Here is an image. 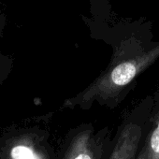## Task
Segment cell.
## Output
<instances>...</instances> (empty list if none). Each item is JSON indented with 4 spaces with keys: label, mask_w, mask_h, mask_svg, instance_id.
Returning a JSON list of instances; mask_svg holds the SVG:
<instances>
[{
    "label": "cell",
    "mask_w": 159,
    "mask_h": 159,
    "mask_svg": "<svg viewBox=\"0 0 159 159\" xmlns=\"http://www.w3.org/2000/svg\"><path fill=\"white\" fill-rule=\"evenodd\" d=\"M147 159H159V109L152 108L143 139Z\"/></svg>",
    "instance_id": "4"
},
{
    "label": "cell",
    "mask_w": 159,
    "mask_h": 159,
    "mask_svg": "<svg viewBox=\"0 0 159 159\" xmlns=\"http://www.w3.org/2000/svg\"><path fill=\"white\" fill-rule=\"evenodd\" d=\"M11 156L13 159H35L32 150L25 146H16L13 148Z\"/></svg>",
    "instance_id": "5"
},
{
    "label": "cell",
    "mask_w": 159,
    "mask_h": 159,
    "mask_svg": "<svg viewBox=\"0 0 159 159\" xmlns=\"http://www.w3.org/2000/svg\"><path fill=\"white\" fill-rule=\"evenodd\" d=\"M112 143L109 127L97 131L92 124H82L68 133L62 159H108Z\"/></svg>",
    "instance_id": "3"
},
{
    "label": "cell",
    "mask_w": 159,
    "mask_h": 159,
    "mask_svg": "<svg viewBox=\"0 0 159 159\" xmlns=\"http://www.w3.org/2000/svg\"><path fill=\"white\" fill-rule=\"evenodd\" d=\"M153 105V98H147L123 119L113 139L108 159L137 158Z\"/></svg>",
    "instance_id": "2"
},
{
    "label": "cell",
    "mask_w": 159,
    "mask_h": 159,
    "mask_svg": "<svg viewBox=\"0 0 159 159\" xmlns=\"http://www.w3.org/2000/svg\"><path fill=\"white\" fill-rule=\"evenodd\" d=\"M35 159H37V158H35Z\"/></svg>",
    "instance_id": "6"
},
{
    "label": "cell",
    "mask_w": 159,
    "mask_h": 159,
    "mask_svg": "<svg viewBox=\"0 0 159 159\" xmlns=\"http://www.w3.org/2000/svg\"><path fill=\"white\" fill-rule=\"evenodd\" d=\"M159 58V42L133 55L115 53L107 69L64 107L89 110L95 102L110 109L117 107L130 91L136 79Z\"/></svg>",
    "instance_id": "1"
}]
</instances>
